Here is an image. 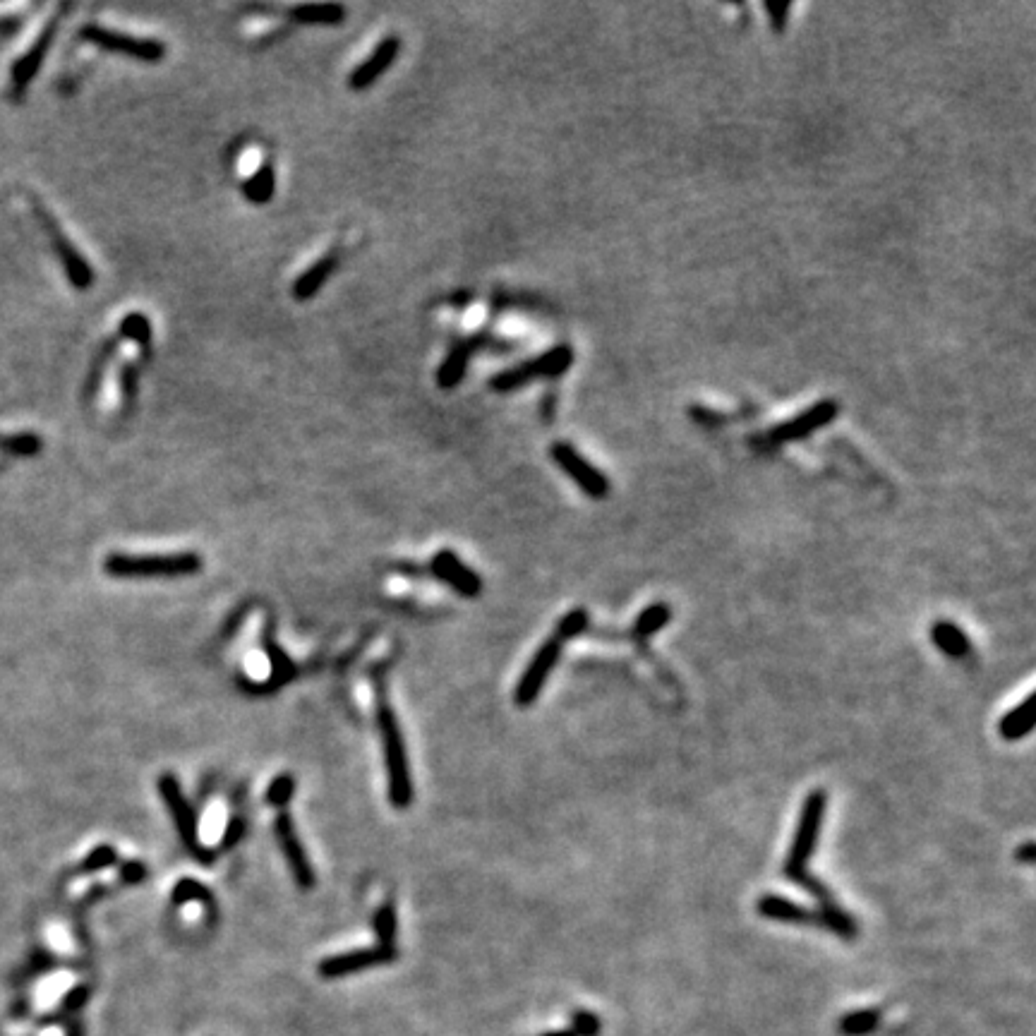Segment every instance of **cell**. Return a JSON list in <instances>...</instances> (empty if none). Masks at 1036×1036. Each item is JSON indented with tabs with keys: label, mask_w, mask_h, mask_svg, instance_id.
Returning <instances> with one entry per match:
<instances>
[{
	"label": "cell",
	"mask_w": 1036,
	"mask_h": 1036,
	"mask_svg": "<svg viewBox=\"0 0 1036 1036\" xmlns=\"http://www.w3.org/2000/svg\"><path fill=\"white\" fill-rule=\"evenodd\" d=\"M825 809H828V792H825V789L818 787L806 794L799 811L797 830H794L792 837V847H789L785 866H782V876L816 897L818 905H821V902H835L830 890L825 888V883L818 881L809 871V861L813 857V852H816L818 837H821L823 830Z\"/></svg>",
	"instance_id": "cell-1"
},
{
	"label": "cell",
	"mask_w": 1036,
	"mask_h": 1036,
	"mask_svg": "<svg viewBox=\"0 0 1036 1036\" xmlns=\"http://www.w3.org/2000/svg\"><path fill=\"white\" fill-rule=\"evenodd\" d=\"M377 732L382 742L384 766H387V789L389 801L396 809H408L413 804V775L411 763L406 754V739H403L399 718L387 701V696H377Z\"/></svg>",
	"instance_id": "cell-2"
},
{
	"label": "cell",
	"mask_w": 1036,
	"mask_h": 1036,
	"mask_svg": "<svg viewBox=\"0 0 1036 1036\" xmlns=\"http://www.w3.org/2000/svg\"><path fill=\"white\" fill-rule=\"evenodd\" d=\"M202 569V557L197 552L173 554H108L104 571L113 578H183Z\"/></svg>",
	"instance_id": "cell-3"
},
{
	"label": "cell",
	"mask_w": 1036,
	"mask_h": 1036,
	"mask_svg": "<svg viewBox=\"0 0 1036 1036\" xmlns=\"http://www.w3.org/2000/svg\"><path fill=\"white\" fill-rule=\"evenodd\" d=\"M156 787H159V794H161V799H164L168 816L173 818V825H176L185 849H188L192 857L200 861L202 866H212L216 854L209 847L202 845L200 828H197V813L190 806L188 797H185L178 777L173 773H164L159 777V782H156Z\"/></svg>",
	"instance_id": "cell-4"
},
{
	"label": "cell",
	"mask_w": 1036,
	"mask_h": 1036,
	"mask_svg": "<svg viewBox=\"0 0 1036 1036\" xmlns=\"http://www.w3.org/2000/svg\"><path fill=\"white\" fill-rule=\"evenodd\" d=\"M571 365H574V348L569 343H559V346H552L550 351L535 355L526 363L502 370L490 379V389L499 391V394H509V391L526 387L533 379L562 377L564 372H569Z\"/></svg>",
	"instance_id": "cell-5"
},
{
	"label": "cell",
	"mask_w": 1036,
	"mask_h": 1036,
	"mask_svg": "<svg viewBox=\"0 0 1036 1036\" xmlns=\"http://www.w3.org/2000/svg\"><path fill=\"white\" fill-rule=\"evenodd\" d=\"M80 36L92 46H99L101 51L120 53L140 63H161L166 58V46L159 39H147V36H132L116 29L101 27V24H84Z\"/></svg>",
	"instance_id": "cell-6"
},
{
	"label": "cell",
	"mask_w": 1036,
	"mask_h": 1036,
	"mask_svg": "<svg viewBox=\"0 0 1036 1036\" xmlns=\"http://www.w3.org/2000/svg\"><path fill=\"white\" fill-rule=\"evenodd\" d=\"M837 413H840L837 401H833V399L818 401L816 406L809 408V411L794 415L792 420H785V423L770 427L768 432L758 435L754 442L763 449H775V447H782V444H787V442H797V439L809 437V435H813V432L821 430V427L833 423Z\"/></svg>",
	"instance_id": "cell-7"
},
{
	"label": "cell",
	"mask_w": 1036,
	"mask_h": 1036,
	"mask_svg": "<svg viewBox=\"0 0 1036 1036\" xmlns=\"http://www.w3.org/2000/svg\"><path fill=\"white\" fill-rule=\"evenodd\" d=\"M562 653H564V643L557 641L554 636L547 638V641H542V646L535 650L533 658H530L526 670H523V674H521V679L516 682V689H514L516 706L528 708L538 701L542 689H545L547 679H550L552 670L559 665V660H562Z\"/></svg>",
	"instance_id": "cell-8"
},
{
	"label": "cell",
	"mask_w": 1036,
	"mask_h": 1036,
	"mask_svg": "<svg viewBox=\"0 0 1036 1036\" xmlns=\"http://www.w3.org/2000/svg\"><path fill=\"white\" fill-rule=\"evenodd\" d=\"M274 835H276V842H279V849H281L283 859H286L288 871H291L295 885H298L303 893L315 888V883H317L315 869H312V861H310V857H307L303 842H300V835H298V830H295L291 813L288 811L276 813Z\"/></svg>",
	"instance_id": "cell-9"
},
{
	"label": "cell",
	"mask_w": 1036,
	"mask_h": 1036,
	"mask_svg": "<svg viewBox=\"0 0 1036 1036\" xmlns=\"http://www.w3.org/2000/svg\"><path fill=\"white\" fill-rule=\"evenodd\" d=\"M552 461L557 463L562 471L569 475L571 483H574L578 490L586 492L590 499H605L607 492H610V480L605 478V473L600 468L590 466L586 456L581 451H576L569 442H554L550 449Z\"/></svg>",
	"instance_id": "cell-10"
},
{
	"label": "cell",
	"mask_w": 1036,
	"mask_h": 1036,
	"mask_svg": "<svg viewBox=\"0 0 1036 1036\" xmlns=\"http://www.w3.org/2000/svg\"><path fill=\"white\" fill-rule=\"evenodd\" d=\"M396 955L399 953L377 948V945L375 948H355L346 950V953L324 957V960L319 962L317 972L322 979H343L351 977V974L365 972V969L389 965V962L396 960Z\"/></svg>",
	"instance_id": "cell-11"
},
{
	"label": "cell",
	"mask_w": 1036,
	"mask_h": 1036,
	"mask_svg": "<svg viewBox=\"0 0 1036 1036\" xmlns=\"http://www.w3.org/2000/svg\"><path fill=\"white\" fill-rule=\"evenodd\" d=\"M432 576H437L439 581L447 583V586L459 593L461 598H478L483 593V578H480L466 562H461V557L454 550H439L435 552L430 562Z\"/></svg>",
	"instance_id": "cell-12"
},
{
	"label": "cell",
	"mask_w": 1036,
	"mask_h": 1036,
	"mask_svg": "<svg viewBox=\"0 0 1036 1036\" xmlns=\"http://www.w3.org/2000/svg\"><path fill=\"white\" fill-rule=\"evenodd\" d=\"M399 51H401V39L399 36H384L382 41L375 46V51L367 56L363 63L358 65L351 72V77H348V87L353 89V92H365L367 87H372L379 77L387 72L391 65H394V60L399 58Z\"/></svg>",
	"instance_id": "cell-13"
},
{
	"label": "cell",
	"mask_w": 1036,
	"mask_h": 1036,
	"mask_svg": "<svg viewBox=\"0 0 1036 1036\" xmlns=\"http://www.w3.org/2000/svg\"><path fill=\"white\" fill-rule=\"evenodd\" d=\"M756 912L761 917L782 921V924H797V926H818V914L816 909L801 907L799 902L787 900L782 895H761L756 902Z\"/></svg>",
	"instance_id": "cell-14"
},
{
	"label": "cell",
	"mask_w": 1036,
	"mask_h": 1036,
	"mask_svg": "<svg viewBox=\"0 0 1036 1036\" xmlns=\"http://www.w3.org/2000/svg\"><path fill=\"white\" fill-rule=\"evenodd\" d=\"M48 228H51L53 248H56L60 262H63V267H65V274H68V279L72 281V286H75L77 291H87V288L94 283V271H92V267H89V262L75 250V245H72L70 240L60 233V228H56L53 221H48Z\"/></svg>",
	"instance_id": "cell-15"
},
{
	"label": "cell",
	"mask_w": 1036,
	"mask_h": 1036,
	"mask_svg": "<svg viewBox=\"0 0 1036 1036\" xmlns=\"http://www.w3.org/2000/svg\"><path fill=\"white\" fill-rule=\"evenodd\" d=\"M478 343H480V339H466V341L456 343V346H451L447 358H444V363L439 365V370H437V387L439 389L459 387L461 379L466 377L468 363H471Z\"/></svg>",
	"instance_id": "cell-16"
},
{
	"label": "cell",
	"mask_w": 1036,
	"mask_h": 1036,
	"mask_svg": "<svg viewBox=\"0 0 1036 1036\" xmlns=\"http://www.w3.org/2000/svg\"><path fill=\"white\" fill-rule=\"evenodd\" d=\"M336 255H329V257H322L317 259L315 264H312L310 269H305L303 274L298 276V279L293 281V298L298 300V303H307V300H312L315 295L322 291V286L331 279V274H334L336 269Z\"/></svg>",
	"instance_id": "cell-17"
},
{
	"label": "cell",
	"mask_w": 1036,
	"mask_h": 1036,
	"mask_svg": "<svg viewBox=\"0 0 1036 1036\" xmlns=\"http://www.w3.org/2000/svg\"><path fill=\"white\" fill-rule=\"evenodd\" d=\"M931 643L953 660H965L972 653V643H969L965 631L948 619H938L931 626Z\"/></svg>",
	"instance_id": "cell-18"
},
{
	"label": "cell",
	"mask_w": 1036,
	"mask_h": 1036,
	"mask_svg": "<svg viewBox=\"0 0 1036 1036\" xmlns=\"http://www.w3.org/2000/svg\"><path fill=\"white\" fill-rule=\"evenodd\" d=\"M53 32H56V22L48 24L44 32L39 34V39L34 41L32 48H29V51L24 53L20 60H17L15 68H12V82H15V89H24L29 82H32L34 72L39 70L41 60H44L48 46H51Z\"/></svg>",
	"instance_id": "cell-19"
},
{
	"label": "cell",
	"mask_w": 1036,
	"mask_h": 1036,
	"mask_svg": "<svg viewBox=\"0 0 1036 1036\" xmlns=\"http://www.w3.org/2000/svg\"><path fill=\"white\" fill-rule=\"evenodd\" d=\"M291 17L307 27H339L346 22V8L339 3H303L291 8Z\"/></svg>",
	"instance_id": "cell-20"
},
{
	"label": "cell",
	"mask_w": 1036,
	"mask_h": 1036,
	"mask_svg": "<svg viewBox=\"0 0 1036 1036\" xmlns=\"http://www.w3.org/2000/svg\"><path fill=\"white\" fill-rule=\"evenodd\" d=\"M1034 730V694H1029L1020 706L1010 708L998 722V732L1005 742H1020Z\"/></svg>",
	"instance_id": "cell-21"
},
{
	"label": "cell",
	"mask_w": 1036,
	"mask_h": 1036,
	"mask_svg": "<svg viewBox=\"0 0 1036 1036\" xmlns=\"http://www.w3.org/2000/svg\"><path fill=\"white\" fill-rule=\"evenodd\" d=\"M818 914V929H825L835 936L845 938V941H854L859 936V926L854 921L852 914H847L845 909H840L835 902H821L816 907Z\"/></svg>",
	"instance_id": "cell-22"
},
{
	"label": "cell",
	"mask_w": 1036,
	"mask_h": 1036,
	"mask_svg": "<svg viewBox=\"0 0 1036 1036\" xmlns=\"http://www.w3.org/2000/svg\"><path fill=\"white\" fill-rule=\"evenodd\" d=\"M264 650H267V660L271 665V677L267 686L269 689H281V686H286L288 682H293L295 679V662L288 658V653L283 650L279 643L274 641L271 636H264Z\"/></svg>",
	"instance_id": "cell-23"
},
{
	"label": "cell",
	"mask_w": 1036,
	"mask_h": 1036,
	"mask_svg": "<svg viewBox=\"0 0 1036 1036\" xmlns=\"http://www.w3.org/2000/svg\"><path fill=\"white\" fill-rule=\"evenodd\" d=\"M670 619V605H665V602H653V605H648L646 610H641V614H638L631 634H634L638 641H646V638H653L658 631L665 629V626L670 624Z\"/></svg>",
	"instance_id": "cell-24"
},
{
	"label": "cell",
	"mask_w": 1036,
	"mask_h": 1036,
	"mask_svg": "<svg viewBox=\"0 0 1036 1036\" xmlns=\"http://www.w3.org/2000/svg\"><path fill=\"white\" fill-rule=\"evenodd\" d=\"M372 929H375L377 936V948L391 950L396 953V936H399V914H396V907L391 902H384L372 917Z\"/></svg>",
	"instance_id": "cell-25"
},
{
	"label": "cell",
	"mask_w": 1036,
	"mask_h": 1036,
	"mask_svg": "<svg viewBox=\"0 0 1036 1036\" xmlns=\"http://www.w3.org/2000/svg\"><path fill=\"white\" fill-rule=\"evenodd\" d=\"M274 190H276V173H274V166H271V164H264L255 173V176L248 178L243 183V197L250 204H257V207H262V204L271 202V197H274Z\"/></svg>",
	"instance_id": "cell-26"
},
{
	"label": "cell",
	"mask_w": 1036,
	"mask_h": 1036,
	"mask_svg": "<svg viewBox=\"0 0 1036 1036\" xmlns=\"http://www.w3.org/2000/svg\"><path fill=\"white\" fill-rule=\"evenodd\" d=\"M878 1022H881V1013L876 1008L852 1010V1013L840 1017L837 1032L842 1036H866L878 1027Z\"/></svg>",
	"instance_id": "cell-27"
},
{
	"label": "cell",
	"mask_w": 1036,
	"mask_h": 1036,
	"mask_svg": "<svg viewBox=\"0 0 1036 1036\" xmlns=\"http://www.w3.org/2000/svg\"><path fill=\"white\" fill-rule=\"evenodd\" d=\"M152 336V322H149V317L142 315V312H130V315H125L123 322H120V339H128L135 343V346L149 348Z\"/></svg>",
	"instance_id": "cell-28"
},
{
	"label": "cell",
	"mask_w": 1036,
	"mask_h": 1036,
	"mask_svg": "<svg viewBox=\"0 0 1036 1036\" xmlns=\"http://www.w3.org/2000/svg\"><path fill=\"white\" fill-rule=\"evenodd\" d=\"M588 626H590V614L586 607H574V610H569L562 619H559L557 626H554L552 636L562 643L574 641V638L586 634Z\"/></svg>",
	"instance_id": "cell-29"
},
{
	"label": "cell",
	"mask_w": 1036,
	"mask_h": 1036,
	"mask_svg": "<svg viewBox=\"0 0 1036 1036\" xmlns=\"http://www.w3.org/2000/svg\"><path fill=\"white\" fill-rule=\"evenodd\" d=\"M173 905H188V902H202L204 907H214V895L209 893L197 878H180L176 888L171 890Z\"/></svg>",
	"instance_id": "cell-30"
},
{
	"label": "cell",
	"mask_w": 1036,
	"mask_h": 1036,
	"mask_svg": "<svg viewBox=\"0 0 1036 1036\" xmlns=\"http://www.w3.org/2000/svg\"><path fill=\"white\" fill-rule=\"evenodd\" d=\"M293 794H295V777L288 773H281L269 782L267 804H271L274 809H279V811H286V806L291 804Z\"/></svg>",
	"instance_id": "cell-31"
},
{
	"label": "cell",
	"mask_w": 1036,
	"mask_h": 1036,
	"mask_svg": "<svg viewBox=\"0 0 1036 1036\" xmlns=\"http://www.w3.org/2000/svg\"><path fill=\"white\" fill-rule=\"evenodd\" d=\"M116 861H118L116 847L99 845V847H94L92 852H89L87 857L82 859L80 873H96V871L111 869V866H116Z\"/></svg>",
	"instance_id": "cell-32"
},
{
	"label": "cell",
	"mask_w": 1036,
	"mask_h": 1036,
	"mask_svg": "<svg viewBox=\"0 0 1036 1036\" xmlns=\"http://www.w3.org/2000/svg\"><path fill=\"white\" fill-rule=\"evenodd\" d=\"M245 833H248V823H245L243 816H231L228 818V825L221 835V849H233L243 842Z\"/></svg>",
	"instance_id": "cell-33"
},
{
	"label": "cell",
	"mask_w": 1036,
	"mask_h": 1036,
	"mask_svg": "<svg viewBox=\"0 0 1036 1036\" xmlns=\"http://www.w3.org/2000/svg\"><path fill=\"white\" fill-rule=\"evenodd\" d=\"M600 1029L598 1015L586 1013V1010H578L574 1013V1020H571V1032L576 1036H595Z\"/></svg>",
	"instance_id": "cell-34"
},
{
	"label": "cell",
	"mask_w": 1036,
	"mask_h": 1036,
	"mask_svg": "<svg viewBox=\"0 0 1036 1036\" xmlns=\"http://www.w3.org/2000/svg\"><path fill=\"white\" fill-rule=\"evenodd\" d=\"M144 878H147V866H144V861L130 859V861H125V864H120V881L123 883L135 885V883H142Z\"/></svg>",
	"instance_id": "cell-35"
},
{
	"label": "cell",
	"mask_w": 1036,
	"mask_h": 1036,
	"mask_svg": "<svg viewBox=\"0 0 1036 1036\" xmlns=\"http://www.w3.org/2000/svg\"><path fill=\"white\" fill-rule=\"evenodd\" d=\"M789 10H792V5L789 3H766V12H768L770 24H773L775 32H785L787 29Z\"/></svg>",
	"instance_id": "cell-36"
},
{
	"label": "cell",
	"mask_w": 1036,
	"mask_h": 1036,
	"mask_svg": "<svg viewBox=\"0 0 1036 1036\" xmlns=\"http://www.w3.org/2000/svg\"><path fill=\"white\" fill-rule=\"evenodd\" d=\"M689 413L694 415L698 425H706V427L713 425V427H715V425H722V423H725V415H720V413H715V411H708V408H698V406H696V408H691Z\"/></svg>",
	"instance_id": "cell-37"
},
{
	"label": "cell",
	"mask_w": 1036,
	"mask_h": 1036,
	"mask_svg": "<svg viewBox=\"0 0 1036 1036\" xmlns=\"http://www.w3.org/2000/svg\"><path fill=\"white\" fill-rule=\"evenodd\" d=\"M87 998H89L87 986H75V989H70L68 996H65V1010L82 1008V1005L87 1003Z\"/></svg>",
	"instance_id": "cell-38"
},
{
	"label": "cell",
	"mask_w": 1036,
	"mask_h": 1036,
	"mask_svg": "<svg viewBox=\"0 0 1036 1036\" xmlns=\"http://www.w3.org/2000/svg\"><path fill=\"white\" fill-rule=\"evenodd\" d=\"M1015 859L1020 861V864H1025V866H1034V861H1036V845H1034V840H1027L1025 845H1022L1020 849H1017V852H1015Z\"/></svg>",
	"instance_id": "cell-39"
},
{
	"label": "cell",
	"mask_w": 1036,
	"mask_h": 1036,
	"mask_svg": "<svg viewBox=\"0 0 1036 1036\" xmlns=\"http://www.w3.org/2000/svg\"><path fill=\"white\" fill-rule=\"evenodd\" d=\"M135 384H137V370L132 365L125 367V370H123V391H125V399H128V401H132V394H135V391H137Z\"/></svg>",
	"instance_id": "cell-40"
},
{
	"label": "cell",
	"mask_w": 1036,
	"mask_h": 1036,
	"mask_svg": "<svg viewBox=\"0 0 1036 1036\" xmlns=\"http://www.w3.org/2000/svg\"><path fill=\"white\" fill-rule=\"evenodd\" d=\"M542 1036H576L571 1029H557V1032H545Z\"/></svg>",
	"instance_id": "cell-41"
}]
</instances>
